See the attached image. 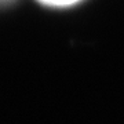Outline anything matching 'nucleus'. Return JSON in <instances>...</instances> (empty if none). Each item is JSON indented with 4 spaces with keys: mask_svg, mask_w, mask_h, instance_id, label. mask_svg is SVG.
I'll list each match as a JSON object with an SVG mask.
<instances>
[{
    "mask_svg": "<svg viewBox=\"0 0 124 124\" xmlns=\"http://www.w3.org/2000/svg\"><path fill=\"white\" fill-rule=\"evenodd\" d=\"M41 3L44 4H48V6H58V7H65V6H70V4H75L80 0H40Z\"/></svg>",
    "mask_w": 124,
    "mask_h": 124,
    "instance_id": "f257e3e1",
    "label": "nucleus"
}]
</instances>
